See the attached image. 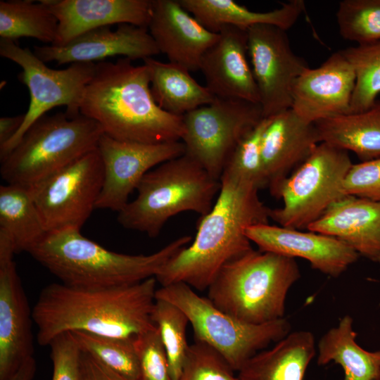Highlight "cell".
Returning a JSON list of instances; mask_svg holds the SVG:
<instances>
[{"mask_svg": "<svg viewBox=\"0 0 380 380\" xmlns=\"http://www.w3.org/2000/svg\"><path fill=\"white\" fill-rule=\"evenodd\" d=\"M148 30L160 53L190 72L199 70L203 55L218 38V32L205 27L179 0H152Z\"/></svg>", "mask_w": 380, "mask_h": 380, "instance_id": "obj_19", "label": "cell"}, {"mask_svg": "<svg viewBox=\"0 0 380 380\" xmlns=\"http://www.w3.org/2000/svg\"><path fill=\"white\" fill-rule=\"evenodd\" d=\"M342 193L380 203V158L353 164L343 180Z\"/></svg>", "mask_w": 380, "mask_h": 380, "instance_id": "obj_38", "label": "cell"}, {"mask_svg": "<svg viewBox=\"0 0 380 380\" xmlns=\"http://www.w3.org/2000/svg\"><path fill=\"white\" fill-rule=\"evenodd\" d=\"M81 351L87 353L128 380H141L139 360L132 338H116L85 331L70 332Z\"/></svg>", "mask_w": 380, "mask_h": 380, "instance_id": "obj_31", "label": "cell"}, {"mask_svg": "<svg viewBox=\"0 0 380 380\" xmlns=\"http://www.w3.org/2000/svg\"><path fill=\"white\" fill-rule=\"evenodd\" d=\"M300 277L295 258L253 248L224 265L208 298L242 322L265 324L284 317L288 292Z\"/></svg>", "mask_w": 380, "mask_h": 380, "instance_id": "obj_5", "label": "cell"}, {"mask_svg": "<svg viewBox=\"0 0 380 380\" xmlns=\"http://www.w3.org/2000/svg\"><path fill=\"white\" fill-rule=\"evenodd\" d=\"M32 310L13 260L0 264V380L33 356Z\"/></svg>", "mask_w": 380, "mask_h": 380, "instance_id": "obj_21", "label": "cell"}, {"mask_svg": "<svg viewBox=\"0 0 380 380\" xmlns=\"http://www.w3.org/2000/svg\"><path fill=\"white\" fill-rule=\"evenodd\" d=\"M191 241L182 236L149 255L109 251L77 229L47 233L27 253L65 285L110 288L155 277L166 263Z\"/></svg>", "mask_w": 380, "mask_h": 380, "instance_id": "obj_4", "label": "cell"}, {"mask_svg": "<svg viewBox=\"0 0 380 380\" xmlns=\"http://www.w3.org/2000/svg\"><path fill=\"white\" fill-rule=\"evenodd\" d=\"M156 281L151 277L132 284L99 289L62 283L46 286L32 310L38 343L49 346L66 332L132 338L155 328L151 314Z\"/></svg>", "mask_w": 380, "mask_h": 380, "instance_id": "obj_1", "label": "cell"}, {"mask_svg": "<svg viewBox=\"0 0 380 380\" xmlns=\"http://www.w3.org/2000/svg\"><path fill=\"white\" fill-rule=\"evenodd\" d=\"M355 75L350 113L370 108L380 94V40L341 50Z\"/></svg>", "mask_w": 380, "mask_h": 380, "instance_id": "obj_32", "label": "cell"}, {"mask_svg": "<svg viewBox=\"0 0 380 380\" xmlns=\"http://www.w3.org/2000/svg\"><path fill=\"white\" fill-rule=\"evenodd\" d=\"M0 55L16 64L22 72L20 82L30 92V105L23 125L15 135L0 146V160L6 158L27 129L39 118L57 106H65L70 116L80 113V104L86 86L92 79L96 63H74L63 70L49 68L28 48L13 40L0 39Z\"/></svg>", "mask_w": 380, "mask_h": 380, "instance_id": "obj_10", "label": "cell"}, {"mask_svg": "<svg viewBox=\"0 0 380 380\" xmlns=\"http://www.w3.org/2000/svg\"><path fill=\"white\" fill-rule=\"evenodd\" d=\"M97 149L103 168V182L96 209L119 213L129 203L144 176L156 166L185 153L181 141L144 144L114 139L105 134Z\"/></svg>", "mask_w": 380, "mask_h": 380, "instance_id": "obj_14", "label": "cell"}, {"mask_svg": "<svg viewBox=\"0 0 380 380\" xmlns=\"http://www.w3.org/2000/svg\"><path fill=\"white\" fill-rule=\"evenodd\" d=\"M353 324V318L344 315L322 336L317 344V363L339 365L343 371L342 380L380 379V350L371 352L360 347Z\"/></svg>", "mask_w": 380, "mask_h": 380, "instance_id": "obj_27", "label": "cell"}, {"mask_svg": "<svg viewBox=\"0 0 380 380\" xmlns=\"http://www.w3.org/2000/svg\"><path fill=\"white\" fill-rule=\"evenodd\" d=\"M151 318L158 328L167 355L172 380H177L181 373L189 347L186 329L189 319L174 304L156 298Z\"/></svg>", "mask_w": 380, "mask_h": 380, "instance_id": "obj_34", "label": "cell"}, {"mask_svg": "<svg viewBox=\"0 0 380 380\" xmlns=\"http://www.w3.org/2000/svg\"><path fill=\"white\" fill-rule=\"evenodd\" d=\"M0 231L11 239L15 253L27 252L48 233L28 186H0Z\"/></svg>", "mask_w": 380, "mask_h": 380, "instance_id": "obj_29", "label": "cell"}, {"mask_svg": "<svg viewBox=\"0 0 380 380\" xmlns=\"http://www.w3.org/2000/svg\"><path fill=\"white\" fill-rule=\"evenodd\" d=\"M25 114L0 118V146L7 143L23 123Z\"/></svg>", "mask_w": 380, "mask_h": 380, "instance_id": "obj_41", "label": "cell"}, {"mask_svg": "<svg viewBox=\"0 0 380 380\" xmlns=\"http://www.w3.org/2000/svg\"><path fill=\"white\" fill-rule=\"evenodd\" d=\"M49 346L53 365L51 380H81V350L72 334H61Z\"/></svg>", "mask_w": 380, "mask_h": 380, "instance_id": "obj_39", "label": "cell"}, {"mask_svg": "<svg viewBox=\"0 0 380 380\" xmlns=\"http://www.w3.org/2000/svg\"><path fill=\"white\" fill-rule=\"evenodd\" d=\"M262 118L260 103L215 97L182 116L185 153L220 180L235 147Z\"/></svg>", "mask_w": 380, "mask_h": 380, "instance_id": "obj_11", "label": "cell"}, {"mask_svg": "<svg viewBox=\"0 0 380 380\" xmlns=\"http://www.w3.org/2000/svg\"><path fill=\"white\" fill-rule=\"evenodd\" d=\"M103 134L96 122L81 114H46L1 161V178L29 187L97 148Z\"/></svg>", "mask_w": 380, "mask_h": 380, "instance_id": "obj_7", "label": "cell"}, {"mask_svg": "<svg viewBox=\"0 0 380 380\" xmlns=\"http://www.w3.org/2000/svg\"><path fill=\"white\" fill-rule=\"evenodd\" d=\"M80 113L119 141L159 144L181 141L184 134L182 117L165 111L155 101L147 65H134L124 57L96 63Z\"/></svg>", "mask_w": 380, "mask_h": 380, "instance_id": "obj_3", "label": "cell"}, {"mask_svg": "<svg viewBox=\"0 0 380 380\" xmlns=\"http://www.w3.org/2000/svg\"><path fill=\"white\" fill-rule=\"evenodd\" d=\"M378 380H380V379H378Z\"/></svg>", "mask_w": 380, "mask_h": 380, "instance_id": "obj_44", "label": "cell"}, {"mask_svg": "<svg viewBox=\"0 0 380 380\" xmlns=\"http://www.w3.org/2000/svg\"><path fill=\"white\" fill-rule=\"evenodd\" d=\"M182 6L205 27L217 33L225 26L248 30L257 25H270L287 31L305 11L303 0L282 3L266 12L253 11L232 0H179Z\"/></svg>", "mask_w": 380, "mask_h": 380, "instance_id": "obj_24", "label": "cell"}, {"mask_svg": "<svg viewBox=\"0 0 380 380\" xmlns=\"http://www.w3.org/2000/svg\"><path fill=\"white\" fill-rule=\"evenodd\" d=\"M248 46L263 118L290 109L294 83L310 67L291 49L286 31L254 25L248 30Z\"/></svg>", "mask_w": 380, "mask_h": 380, "instance_id": "obj_13", "label": "cell"}, {"mask_svg": "<svg viewBox=\"0 0 380 380\" xmlns=\"http://www.w3.org/2000/svg\"><path fill=\"white\" fill-rule=\"evenodd\" d=\"M80 376L81 380H128L83 351L80 354Z\"/></svg>", "mask_w": 380, "mask_h": 380, "instance_id": "obj_40", "label": "cell"}, {"mask_svg": "<svg viewBox=\"0 0 380 380\" xmlns=\"http://www.w3.org/2000/svg\"><path fill=\"white\" fill-rule=\"evenodd\" d=\"M315 354L312 333L296 331L251 357L237 376L239 380H304Z\"/></svg>", "mask_w": 380, "mask_h": 380, "instance_id": "obj_25", "label": "cell"}, {"mask_svg": "<svg viewBox=\"0 0 380 380\" xmlns=\"http://www.w3.org/2000/svg\"><path fill=\"white\" fill-rule=\"evenodd\" d=\"M320 143L352 151L361 162L380 158V100L368 110L315 122Z\"/></svg>", "mask_w": 380, "mask_h": 380, "instance_id": "obj_26", "label": "cell"}, {"mask_svg": "<svg viewBox=\"0 0 380 380\" xmlns=\"http://www.w3.org/2000/svg\"><path fill=\"white\" fill-rule=\"evenodd\" d=\"M103 182L96 148L29 186L47 232L80 230L96 209Z\"/></svg>", "mask_w": 380, "mask_h": 380, "instance_id": "obj_12", "label": "cell"}, {"mask_svg": "<svg viewBox=\"0 0 380 380\" xmlns=\"http://www.w3.org/2000/svg\"><path fill=\"white\" fill-rule=\"evenodd\" d=\"M156 298L180 308L191 324L194 340L204 342L219 352L234 372L254 355L290 333L284 317L260 324L242 322L216 308L183 282L161 286Z\"/></svg>", "mask_w": 380, "mask_h": 380, "instance_id": "obj_8", "label": "cell"}, {"mask_svg": "<svg viewBox=\"0 0 380 380\" xmlns=\"http://www.w3.org/2000/svg\"><path fill=\"white\" fill-rule=\"evenodd\" d=\"M374 262L379 263L380 265V256H379L375 260Z\"/></svg>", "mask_w": 380, "mask_h": 380, "instance_id": "obj_43", "label": "cell"}, {"mask_svg": "<svg viewBox=\"0 0 380 380\" xmlns=\"http://www.w3.org/2000/svg\"><path fill=\"white\" fill-rule=\"evenodd\" d=\"M220 186V180L184 153L144 176L135 198L118 213V221L127 229L156 237L165 223L179 213L192 211L201 217L208 214Z\"/></svg>", "mask_w": 380, "mask_h": 380, "instance_id": "obj_6", "label": "cell"}, {"mask_svg": "<svg viewBox=\"0 0 380 380\" xmlns=\"http://www.w3.org/2000/svg\"><path fill=\"white\" fill-rule=\"evenodd\" d=\"M319 143L315 124L303 120L291 108L271 117L262 142L270 191L298 167Z\"/></svg>", "mask_w": 380, "mask_h": 380, "instance_id": "obj_22", "label": "cell"}, {"mask_svg": "<svg viewBox=\"0 0 380 380\" xmlns=\"http://www.w3.org/2000/svg\"><path fill=\"white\" fill-rule=\"evenodd\" d=\"M220 184L212 209L198 222L193 242L155 277L161 286L183 282L198 291L208 289L224 265L253 249L246 229L268 223L270 208L258 189L225 177Z\"/></svg>", "mask_w": 380, "mask_h": 380, "instance_id": "obj_2", "label": "cell"}, {"mask_svg": "<svg viewBox=\"0 0 380 380\" xmlns=\"http://www.w3.org/2000/svg\"><path fill=\"white\" fill-rule=\"evenodd\" d=\"M143 61L149 70L153 99L165 111L182 117L215 99L205 86L193 78L186 68L153 58Z\"/></svg>", "mask_w": 380, "mask_h": 380, "instance_id": "obj_28", "label": "cell"}, {"mask_svg": "<svg viewBox=\"0 0 380 380\" xmlns=\"http://www.w3.org/2000/svg\"><path fill=\"white\" fill-rule=\"evenodd\" d=\"M307 229L336 238L374 262L380 256V203L343 196Z\"/></svg>", "mask_w": 380, "mask_h": 380, "instance_id": "obj_23", "label": "cell"}, {"mask_svg": "<svg viewBox=\"0 0 380 380\" xmlns=\"http://www.w3.org/2000/svg\"><path fill=\"white\" fill-rule=\"evenodd\" d=\"M355 84L354 70L341 51L296 80L291 109L303 120L315 122L350 113Z\"/></svg>", "mask_w": 380, "mask_h": 380, "instance_id": "obj_15", "label": "cell"}, {"mask_svg": "<svg viewBox=\"0 0 380 380\" xmlns=\"http://www.w3.org/2000/svg\"><path fill=\"white\" fill-rule=\"evenodd\" d=\"M58 20L56 46L92 30L117 24L148 28L152 0H42Z\"/></svg>", "mask_w": 380, "mask_h": 380, "instance_id": "obj_20", "label": "cell"}, {"mask_svg": "<svg viewBox=\"0 0 380 380\" xmlns=\"http://www.w3.org/2000/svg\"><path fill=\"white\" fill-rule=\"evenodd\" d=\"M58 24L55 15L42 0L0 1L1 38L15 41L20 37H32L53 44Z\"/></svg>", "mask_w": 380, "mask_h": 380, "instance_id": "obj_30", "label": "cell"}, {"mask_svg": "<svg viewBox=\"0 0 380 380\" xmlns=\"http://www.w3.org/2000/svg\"><path fill=\"white\" fill-rule=\"evenodd\" d=\"M34 53L43 62L58 65L94 63L108 57L122 56L133 60L153 58L160 51L148 28L120 24L87 32L64 45L34 46Z\"/></svg>", "mask_w": 380, "mask_h": 380, "instance_id": "obj_17", "label": "cell"}, {"mask_svg": "<svg viewBox=\"0 0 380 380\" xmlns=\"http://www.w3.org/2000/svg\"><path fill=\"white\" fill-rule=\"evenodd\" d=\"M141 380H172L167 355L157 327L134 337Z\"/></svg>", "mask_w": 380, "mask_h": 380, "instance_id": "obj_37", "label": "cell"}, {"mask_svg": "<svg viewBox=\"0 0 380 380\" xmlns=\"http://www.w3.org/2000/svg\"><path fill=\"white\" fill-rule=\"evenodd\" d=\"M248 30L225 26L203 55L199 67L205 87L215 97L259 103V94L249 63Z\"/></svg>", "mask_w": 380, "mask_h": 380, "instance_id": "obj_18", "label": "cell"}, {"mask_svg": "<svg viewBox=\"0 0 380 380\" xmlns=\"http://www.w3.org/2000/svg\"><path fill=\"white\" fill-rule=\"evenodd\" d=\"M270 118H264L235 147L221 177L260 189L267 188L262 158V142Z\"/></svg>", "mask_w": 380, "mask_h": 380, "instance_id": "obj_33", "label": "cell"}, {"mask_svg": "<svg viewBox=\"0 0 380 380\" xmlns=\"http://www.w3.org/2000/svg\"><path fill=\"white\" fill-rule=\"evenodd\" d=\"M336 17L343 39L357 44L380 40V0H343Z\"/></svg>", "mask_w": 380, "mask_h": 380, "instance_id": "obj_35", "label": "cell"}, {"mask_svg": "<svg viewBox=\"0 0 380 380\" xmlns=\"http://www.w3.org/2000/svg\"><path fill=\"white\" fill-rule=\"evenodd\" d=\"M353 163L348 152L319 143L309 157L272 191L283 205L270 208L269 217L280 226L307 229L343 197L342 184Z\"/></svg>", "mask_w": 380, "mask_h": 380, "instance_id": "obj_9", "label": "cell"}, {"mask_svg": "<svg viewBox=\"0 0 380 380\" xmlns=\"http://www.w3.org/2000/svg\"><path fill=\"white\" fill-rule=\"evenodd\" d=\"M223 356L208 344L195 341L189 345L177 380H239Z\"/></svg>", "mask_w": 380, "mask_h": 380, "instance_id": "obj_36", "label": "cell"}, {"mask_svg": "<svg viewBox=\"0 0 380 380\" xmlns=\"http://www.w3.org/2000/svg\"><path fill=\"white\" fill-rule=\"evenodd\" d=\"M246 234L260 251L305 259L312 269L331 277L341 275L360 256L338 239L311 231L266 223L249 226Z\"/></svg>", "mask_w": 380, "mask_h": 380, "instance_id": "obj_16", "label": "cell"}, {"mask_svg": "<svg viewBox=\"0 0 380 380\" xmlns=\"http://www.w3.org/2000/svg\"><path fill=\"white\" fill-rule=\"evenodd\" d=\"M36 370V360L33 356L30 357L7 380H33Z\"/></svg>", "mask_w": 380, "mask_h": 380, "instance_id": "obj_42", "label": "cell"}]
</instances>
